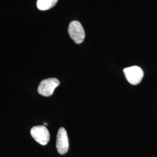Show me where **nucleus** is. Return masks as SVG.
<instances>
[{
  "instance_id": "1",
  "label": "nucleus",
  "mask_w": 157,
  "mask_h": 157,
  "mask_svg": "<svg viewBox=\"0 0 157 157\" xmlns=\"http://www.w3.org/2000/svg\"><path fill=\"white\" fill-rule=\"evenodd\" d=\"M68 33L76 44H81L85 38L84 29L82 24L76 21L70 23L68 28Z\"/></svg>"
},
{
  "instance_id": "2",
  "label": "nucleus",
  "mask_w": 157,
  "mask_h": 157,
  "mask_svg": "<svg viewBox=\"0 0 157 157\" xmlns=\"http://www.w3.org/2000/svg\"><path fill=\"white\" fill-rule=\"evenodd\" d=\"M60 84L59 81L56 78L44 79L41 82L38 87V93L40 95L49 97L52 95L55 89Z\"/></svg>"
},
{
  "instance_id": "5",
  "label": "nucleus",
  "mask_w": 157,
  "mask_h": 157,
  "mask_svg": "<svg viewBox=\"0 0 157 157\" xmlns=\"http://www.w3.org/2000/svg\"><path fill=\"white\" fill-rule=\"evenodd\" d=\"M69 139L67 130L63 128L59 129L56 136V147L59 154L63 155L69 150Z\"/></svg>"
},
{
  "instance_id": "4",
  "label": "nucleus",
  "mask_w": 157,
  "mask_h": 157,
  "mask_svg": "<svg viewBox=\"0 0 157 157\" xmlns=\"http://www.w3.org/2000/svg\"><path fill=\"white\" fill-rule=\"evenodd\" d=\"M124 74L130 84L137 85L140 83L144 76L142 69L137 66H132L124 69Z\"/></svg>"
},
{
  "instance_id": "6",
  "label": "nucleus",
  "mask_w": 157,
  "mask_h": 157,
  "mask_svg": "<svg viewBox=\"0 0 157 157\" xmlns=\"http://www.w3.org/2000/svg\"><path fill=\"white\" fill-rule=\"evenodd\" d=\"M58 0H37V6L41 11L50 10L56 5Z\"/></svg>"
},
{
  "instance_id": "7",
  "label": "nucleus",
  "mask_w": 157,
  "mask_h": 157,
  "mask_svg": "<svg viewBox=\"0 0 157 157\" xmlns=\"http://www.w3.org/2000/svg\"><path fill=\"white\" fill-rule=\"evenodd\" d=\"M47 124H47V123H44V126H47Z\"/></svg>"
},
{
  "instance_id": "3",
  "label": "nucleus",
  "mask_w": 157,
  "mask_h": 157,
  "mask_svg": "<svg viewBox=\"0 0 157 157\" xmlns=\"http://www.w3.org/2000/svg\"><path fill=\"white\" fill-rule=\"evenodd\" d=\"M32 137L40 144L45 146L50 139V133L45 126H36L30 130Z\"/></svg>"
}]
</instances>
